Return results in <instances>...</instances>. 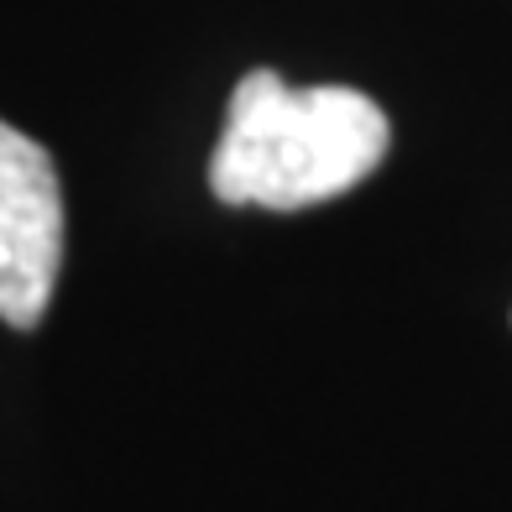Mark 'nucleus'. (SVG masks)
I'll use <instances>...</instances> for the list:
<instances>
[{
    "label": "nucleus",
    "mask_w": 512,
    "mask_h": 512,
    "mask_svg": "<svg viewBox=\"0 0 512 512\" xmlns=\"http://www.w3.org/2000/svg\"><path fill=\"white\" fill-rule=\"evenodd\" d=\"M387 142V115L361 89H293L272 68H251L230 89L209 189L220 204L309 209L366 183L382 168Z\"/></svg>",
    "instance_id": "f257e3e1"
},
{
    "label": "nucleus",
    "mask_w": 512,
    "mask_h": 512,
    "mask_svg": "<svg viewBox=\"0 0 512 512\" xmlns=\"http://www.w3.org/2000/svg\"><path fill=\"white\" fill-rule=\"evenodd\" d=\"M63 267V183L42 142L0 121V319L37 330Z\"/></svg>",
    "instance_id": "f03ea898"
}]
</instances>
